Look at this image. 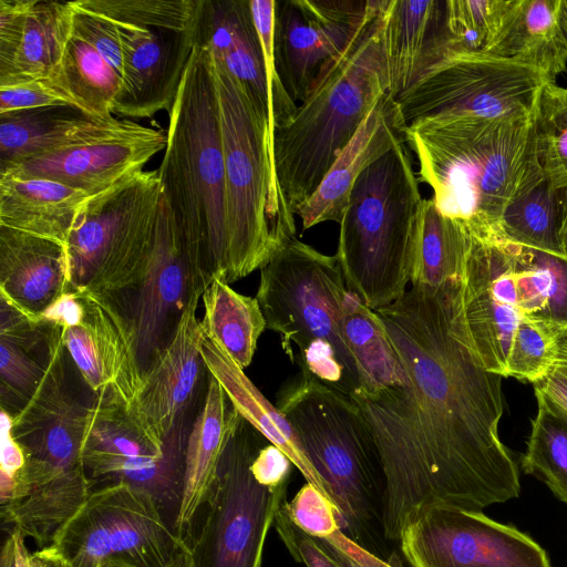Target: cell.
Wrapping results in <instances>:
<instances>
[{"instance_id": "cell-1", "label": "cell", "mask_w": 567, "mask_h": 567, "mask_svg": "<svg viewBox=\"0 0 567 567\" xmlns=\"http://www.w3.org/2000/svg\"><path fill=\"white\" fill-rule=\"evenodd\" d=\"M403 371L388 388L354 393L384 477V535L434 506L482 511L519 494L517 465L501 441L503 377L485 369L468 337L461 282L412 286L374 310Z\"/></svg>"}, {"instance_id": "cell-2", "label": "cell", "mask_w": 567, "mask_h": 567, "mask_svg": "<svg viewBox=\"0 0 567 567\" xmlns=\"http://www.w3.org/2000/svg\"><path fill=\"white\" fill-rule=\"evenodd\" d=\"M383 3L384 0H370L348 45L321 70L290 120L274 132L276 190L282 226L289 236H296L298 209L388 92L380 41Z\"/></svg>"}, {"instance_id": "cell-3", "label": "cell", "mask_w": 567, "mask_h": 567, "mask_svg": "<svg viewBox=\"0 0 567 567\" xmlns=\"http://www.w3.org/2000/svg\"><path fill=\"white\" fill-rule=\"evenodd\" d=\"M536 110L496 118L420 120L406 125L420 181L445 216L498 227L505 209L546 181Z\"/></svg>"}, {"instance_id": "cell-4", "label": "cell", "mask_w": 567, "mask_h": 567, "mask_svg": "<svg viewBox=\"0 0 567 567\" xmlns=\"http://www.w3.org/2000/svg\"><path fill=\"white\" fill-rule=\"evenodd\" d=\"M167 143L157 168L163 197L183 237L196 290L226 281L225 164L212 59L194 44L169 111Z\"/></svg>"}, {"instance_id": "cell-5", "label": "cell", "mask_w": 567, "mask_h": 567, "mask_svg": "<svg viewBox=\"0 0 567 567\" xmlns=\"http://www.w3.org/2000/svg\"><path fill=\"white\" fill-rule=\"evenodd\" d=\"M275 405L322 480L341 532L388 560L395 550L384 535L385 477L359 406L303 371L281 386Z\"/></svg>"}, {"instance_id": "cell-6", "label": "cell", "mask_w": 567, "mask_h": 567, "mask_svg": "<svg viewBox=\"0 0 567 567\" xmlns=\"http://www.w3.org/2000/svg\"><path fill=\"white\" fill-rule=\"evenodd\" d=\"M259 269L256 298L289 360L346 395L361 391L362 374L344 333L351 292L336 255L291 236Z\"/></svg>"}, {"instance_id": "cell-7", "label": "cell", "mask_w": 567, "mask_h": 567, "mask_svg": "<svg viewBox=\"0 0 567 567\" xmlns=\"http://www.w3.org/2000/svg\"><path fill=\"white\" fill-rule=\"evenodd\" d=\"M424 200L406 143L370 165L350 193L336 257L348 290L371 310L395 302L411 284Z\"/></svg>"}, {"instance_id": "cell-8", "label": "cell", "mask_w": 567, "mask_h": 567, "mask_svg": "<svg viewBox=\"0 0 567 567\" xmlns=\"http://www.w3.org/2000/svg\"><path fill=\"white\" fill-rule=\"evenodd\" d=\"M225 164L227 276L259 269L288 237L281 221L268 123L212 55Z\"/></svg>"}, {"instance_id": "cell-9", "label": "cell", "mask_w": 567, "mask_h": 567, "mask_svg": "<svg viewBox=\"0 0 567 567\" xmlns=\"http://www.w3.org/2000/svg\"><path fill=\"white\" fill-rule=\"evenodd\" d=\"M162 202L157 169L141 171L91 196L66 243L71 290L121 296L137 281Z\"/></svg>"}, {"instance_id": "cell-10", "label": "cell", "mask_w": 567, "mask_h": 567, "mask_svg": "<svg viewBox=\"0 0 567 567\" xmlns=\"http://www.w3.org/2000/svg\"><path fill=\"white\" fill-rule=\"evenodd\" d=\"M547 83L533 66L465 49L447 37L437 61L396 102L406 125L496 118L534 112Z\"/></svg>"}, {"instance_id": "cell-11", "label": "cell", "mask_w": 567, "mask_h": 567, "mask_svg": "<svg viewBox=\"0 0 567 567\" xmlns=\"http://www.w3.org/2000/svg\"><path fill=\"white\" fill-rule=\"evenodd\" d=\"M265 440L240 415L200 511L199 529L188 543L193 567H261L267 534L287 492V486L267 488L251 474Z\"/></svg>"}, {"instance_id": "cell-12", "label": "cell", "mask_w": 567, "mask_h": 567, "mask_svg": "<svg viewBox=\"0 0 567 567\" xmlns=\"http://www.w3.org/2000/svg\"><path fill=\"white\" fill-rule=\"evenodd\" d=\"M188 547L148 492L111 482L92 488L51 544L39 551L76 567H94L114 557L161 566Z\"/></svg>"}, {"instance_id": "cell-13", "label": "cell", "mask_w": 567, "mask_h": 567, "mask_svg": "<svg viewBox=\"0 0 567 567\" xmlns=\"http://www.w3.org/2000/svg\"><path fill=\"white\" fill-rule=\"evenodd\" d=\"M185 450L182 431L163 442L110 391L87 405L82 460L92 485L126 482L148 492L163 511H177Z\"/></svg>"}, {"instance_id": "cell-14", "label": "cell", "mask_w": 567, "mask_h": 567, "mask_svg": "<svg viewBox=\"0 0 567 567\" xmlns=\"http://www.w3.org/2000/svg\"><path fill=\"white\" fill-rule=\"evenodd\" d=\"M398 546L410 567H550L529 536L482 511L431 507L403 528Z\"/></svg>"}, {"instance_id": "cell-15", "label": "cell", "mask_w": 567, "mask_h": 567, "mask_svg": "<svg viewBox=\"0 0 567 567\" xmlns=\"http://www.w3.org/2000/svg\"><path fill=\"white\" fill-rule=\"evenodd\" d=\"M464 225L468 235L461 279L464 323L485 369L504 378L513 337L522 319L515 277L518 245L498 227Z\"/></svg>"}, {"instance_id": "cell-16", "label": "cell", "mask_w": 567, "mask_h": 567, "mask_svg": "<svg viewBox=\"0 0 567 567\" xmlns=\"http://www.w3.org/2000/svg\"><path fill=\"white\" fill-rule=\"evenodd\" d=\"M196 291L183 237L162 194L153 241L137 281L116 296L131 322L143 375Z\"/></svg>"}, {"instance_id": "cell-17", "label": "cell", "mask_w": 567, "mask_h": 567, "mask_svg": "<svg viewBox=\"0 0 567 567\" xmlns=\"http://www.w3.org/2000/svg\"><path fill=\"white\" fill-rule=\"evenodd\" d=\"M370 0H280L276 4L277 74L295 103L303 101L321 70L348 45Z\"/></svg>"}, {"instance_id": "cell-18", "label": "cell", "mask_w": 567, "mask_h": 567, "mask_svg": "<svg viewBox=\"0 0 567 567\" xmlns=\"http://www.w3.org/2000/svg\"><path fill=\"white\" fill-rule=\"evenodd\" d=\"M166 143L163 130L124 118L95 136L25 159L0 176L45 178L94 196L143 171Z\"/></svg>"}, {"instance_id": "cell-19", "label": "cell", "mask_w": 567, "mask_h": 567, "mask_svg": "<svg viewBox=\"0 0 567 567\" xmlns=\"http://www.w3.org/2000/svg\"><path fill=\"white\" fill-rule=\"evenodd\" d=\"M82 321L61 329L63 346L89 388L110 391L132 408L143 386L131 322L116 296L79 291Z\"/></svg>"}, {"instance_id": "cell-20", "label": "cell", "mask_w": 567, "mask_h": 567, "mask_svg": "<svg viewBox=\"0 0 567 567\" xmlns=\"http://www.w3.org/2000/svg\"><path fill=\"white\" fill-rule=\"evenodd\" d=\"M43 379L23 408L12 415V435L25 457L60 468L84 466L82 447L87 405L68 391L61 328L50 324Z\"/></svg>"}, {"instance_id": "cell-21", "label": "cell", "mask_w": 567, "mask_h": 567, "mask_svg": "<svg viewBox=\"0 0 567 567\" xmlns=\"http://www.w3.org/2000/svg\"><path fill=\"white\" fill-rule=\"evenodd\" d=\"M116 24L123 71L112 114L146 118L171 111L194 49L193 28L173 31Z\"/></svg>"}, {"instance_id": "cell-22", "label": "cell", "mask_w": 567, "mask_h": 567, "mask_svg": "<svg viewBox=\"0 0 567 567\" xmlns=\"http://www.w3.org/2000/svg\"><path fill=\"white\" fill-rule=\"evenodd\" d=\"M202 295L199 291L192 295L169 341L145 370L142 391L132 406L144 425L163 442L181 431V420L205 365L202 354L205 333L196 317Z\"/></svg>"}, {"instance_id": "cell-23", "label": "cell", "mask_w": 567, "mask_h": 567, "mask_svg": "<svg viewBox=\"0 0 567 567\" xmlns=\"http://www.w3.org/2000/svg\"><path fill=\"white\" fill-rule=\"evenodd\" d=\"M406 124L399 103L388 92L377 102L342 150L312 196L298 209L302 231L324 221L339 223L362 173L401 143Z\"/></svg>"}, {"instance_id": "cell-24", "label": "cell", "mask_w": 567, "mask_h": 567, "mask_svg": "<svg viewBox=\"0 0 567 567\" xmlns=\"http://www.w3.org/2000/svg\"><path fill=\"white\" fill-rule=\"evenodd\" d=\"M380 41L388 93L396 100L419 81L445 49V1L384 0Z\"/></svg>"}, {"instance_id": "cell-25", "label": "cell", "mask_w": 567, "mask_h": 567, "mask_svg": "<svg viewBox=\"0 0 567 567\" xmlns=\"http://www.w3.org/2000/svg\"><path fill=\"white\" fill-rule=\"evenodd\" d=\"M193 31L195 44L244 86L268 123L266 69L249 0H196Z\"/></svg>"}, {"instance_id": "cell-26", "label": "cell", "mask_w": 567, "mask_h": 567, "mask_svg": "<svg viewBox=\"0 0 567 567\" xmlns=\"http://www.w3.org/2000/svg\"><path fill=\"white\" fill-rule=\"evenodd\" d=\"M71 290L64 245L0 226V298L41 320L43 311Z\"/></svg>"}, {"instance_id": "cell-27", "label": "cell", "mask_w": 567, "mask_h": 567, "mask_svg": "<svg viewBox=\"0 0 567 567\" xmlns=\"http://www.w3.org/2000/svg\"><path fill=\"white\" fill-rule=\"evenodd\" d=\"M239 417L220 383L208 373L204 403L186 441L183 489L174 523V529L187 544Z\"/></svg>"}, {"instance_id": "cell-28", "label": "cell", "mask_w": 567, "mask_h": 567, "mask_svg": "<svg viewBox=\"0 0 567 567\" xmlns=\"http://www.w3.org/2000/svg\"><path fill=\"white\" fill-rule=\"evenodd\" d=\"M561 0H507L498 30L484 51L540 71L550 83L567 72Z\"/></svg>"}, {"instance_id": "cell-29", "label": "cell", "mask_w": 567, "mask_h": 567, "mask_svg": "<svg viewBox=\"0 0 567 567\" xmlns=\"http://www.w3.org/2000/svg\"><path fill=\"white\" fill-rule=\"evenodd\" d=\"M86 193L45 178L0 176V226L66 246Z\"/></svg>"}, {"instance_id": "cell-30", "label": "cell", "mask_w": 567, "mask_h": 567, "mask_svg": "<svg viewBox=\"0 0 567 567\" xmlns=\"http://www.w3.org/2000/svg\"><path fill=\"white\" fill-rule=\"evenodd\" d=\"M206 370L220 383L235 410L270 444L281 450L305 477L328 495L319 474L305 454L286 417L255 386L248 377L206 336L202 348ZM330 498V497H329Z\"/></svg>"}, {"instance_id": "cell-31", "label": "cell", "mask_w": 567, "mask_h": 567, "mask_svg": "<svg viewBox=\"0 0 567 567\" xmlns=\"http://www.w3.org/2000/svg\"><path fill=\"white\" fill-rule=\"evenodd\" d=\"M120 121H96L70 106L2 113L0 174L31 157L103 133Z\"/></svg>"}, {"instance_id": "cell-32", "label": "cell", "mask_w": 567, "mask_h": 567, "mask_svg": "<svg viewBox=\"0 0 567 567\" xmlns=\"http://www.w3.org/2000/svg\"><path fill=\"white\" fill-rule=\"evenodd\" d=\"M515 277L522 317L567 339V258L519 246Z\"/></svg>"}, {"instance_id": "cell-33", "label": "cell", "mask_w": 567, "mask_h": 567, "mask_svg": "<svg viewBox=\"0 0 567 567\" xmlns=\"http://www.w3.org/2000/svg\"><path fill=\"white\" fill-rule=\"evenodd\" d=\"M205 336L241 369L254 358L266 319L257 298L238 293L221 278H214L202 295Z\"/></svg>"}, {"instance_id": "cell-34", "label": "cell", "mask_w": 567, "mask_h": 567, "mask_svg": "<svg viewBox=\"0 0 567 567\" xmlns=\"http://www.w3.org/2000/svg\"><path fill=\"white\" fill-rule=\"evenodd\" d=\"M89 117L110 122L121 75L86 41L72 31L60 64L48 79Z\"/></svg>"}, {"instance_id": "cell-35", "label": "cell", "mask_w": 567, "mask_h": 567, "mask_svg": "<svg viewBox=\"0 0 567 567\" xmlns=\"http://www.w3.org/2000/svg\"><path fill=\"white\" fill-rule=\"evenodd\" d=\"M73 1L33 0L25 18L14 72L8 85L49 79L73 31Z\"/></svg>"}, {"instance_id": "cell-36", "label": "cell", "mask_w": 567, "mask_h": 567, "mask_svg": "<svg viewBox=\"0 0 567 567\" xmlns=\"http://www.w3.org/2000/svg\"><path fill=\"white\" fill-rule=\"evenodd\" d=\"M467 246L464 223L443 215L432 198L425 199L411 286L461 282Z\"/></svg>"}, {"instance_id": "cell-37", "label": "cell", "mask_w": 567, "mask_h": 567, "mask_svg": "<svg viewBox=\"0 0 567 567\" xmlns=\"http://www.w3.org/2000/svg\"><path fill=\"white\" fill-rule=\"evenodd\" d=\"M344 333L363 379V389L355 393L378 391L404 380L400 358L380 319L352 292Z\"/></svg>"}, {"instance_id": "cell-38", "label": "cell", "mask_w": 567, "mask_h": 567, "mask_svg": "<svg viewBox=\"0 0 567 567\" xmlns=\"http://www.w3.org/2000/svg\"><path fill=\"white\" fill-rule=\"evenodd\" d=\"M560 192L547 179L517 197L498 223L511 241L546 254L564 257L559 243Z\"/></svg>"}, {"instance_id": "cell-39", "label": "cell", "mask_w": 567, "mask_h": 567, "mask_svg": "<svg viewBox=\"0 0 567 567\" xmlns=\"http://www.w3.org/2000/svg\"><path fill=\"white\" fill-rule=\"evenodd\" d=\"M537 400L522 467L567 504V421Z\"/></svg>"}, {"instance_id": "cell-40", "label": "cell", "mask_w": 567, "mask_h": 567, "mask_svg": "<svg viewBox=\"0 0 567 567\" xmlns=\"http://www.w3.org/2000/svg\"><path fill=\"white\" fill-rule=\"evenodd\" d=\"M540 164L556 190L567 189V87L547 83L535 116Z\"/></svg>"}, {"instance_id": "cell-41", "label": "cell", "mask_w": 567, "mask_h": 567, "mask_svg": "<svg viewBox=\"0 0 567 567\" xmlns=\"http://www.w3.org/2000/svg\"><path fill=\"white\" fill-rule=\"evenodd\" d=\"M74 4L113 22L147 29L193 28L196 0H76Z\"/></svg>"}, {"instance_id": "cell-42", "label": "cell", "mask_w": 567, "mask_h": 567, "mask_svg": "<svg viewBox=\"0 0 567 567\" xmlns=\"http://www.w3.org/2000/svg\"><path fill=\"white\" fill-rule=\"evenodd\" d=\"M507 0H446L449 39L473 51H485L498 30Z\"/></svg>"}, {"instance_id": "cell-43", "label": "cell", "mask_w": 567, "mask_h": 567, "mask_svg": "<svg viewBox=\"0 0 567 567\" xmlns=\"http://www.w3.org/2000/svg\"><path fill=\"white\" fill-rule=\"evenodd\" d=\"M254 23L259 35L268 86L269 136L293 115L297 103L287 94L275 68L274 34L276 0H249Z\"/></svg>"}, {"instance_id": "cell-44", "label": "cell", "mask_w": 567, "mask_h": 567, "mask_svg": "<svg viewBox=\"0 0 567 567\" xmlns=\"http://www.w3.org/2000/svg\"><path fill=\"white\" fill-rule=\"evenodd\" d=\"M559 341L522 317L513 337L505 378L530 383L544 378L555 361Z\"/></svg>"}, {"instance_id": "cell-45", "label": "cell", "mask_w": 567, "mask_h": 567, "mask_svg": "<svg viewBox=\"0 0 567 567\" xmlns=\"http://www.w3.org/2000/svg\"><path fill=\"white\" fill-rule=\"evenodd\" d=\"M31 350L0 338L1 400L11 395L19 398L24 405L39 388L47 359L41 365L30 355Z\"/></svg>"}, {"instance_id": "cell-46", "label": "cell", "mask_w": 567, "mask_h": 567, "mask_svg": "<svg viewBox=\"0 0 567 567\" xmlns=\"http://www.w3.org/2000/svg\"><path fill=\"white\" fill-rule=\"evenodd\" d=\"M282 508L292 524L312 538L323 539L341 530L332 501L311 483L306 482Z\"/></svg>"}, {"instance_id": "cell-47", "label": "cell", "mask_w": 567, "mask_h": 567, "mask_svg": "<svg viewBox=\"0 0 567 567\" xmlns=\"http://www.w3.org/2000/svg\"><path fill=\"white\" fill-rule=\"evenodd\" d=\"M73 32L95 49L122 78V47L115 22L74 4Z\"/></svg>"}, {"instance_id": "cell-48", "label": "cell", "mask_w": 567, "mask_h": 567, "mask_svg": "<svg viewBox=\"0 0 567 567\" xmlns=\"http://www.w3.org/2000/svg\"><path fill=\"white\" fill-rule=\"evenodd\" d=\"M33 0H0V86L13 76L25 18Z\"/></svg>"}, {"instance_id": "cell-49", "label": "cell", "mask_w": 567, "mask_h": 567, "mask_svg": "<svg viewBox=\"0 0 567 567\" xmlns=\"http://www.w3.org/2000/svg\"><path fill=\"white\" fill-rule=\"evenodd\" d=\"M52 106L76 109L48 79L0 86V114Z\"/></svg>"}, {"instance_id": "cell-50", "label": "cell", "mask_w": 567, "mask_h": 567, "mask_svg": "<svg viewBox=\"0 0 567 567\" xmlns=\"http://www.w3.org/2000/svg\"><path fill=\"white\" fill-rule=\"evenodd\" d=\"M274 526L295 560L306 567H342L315 538L292 524L282 505Z\"/></svg>"}, {"instance_id": "cell-51", "label": "cell", "mask_w": 567, "mask_h": 567, "mask_svg": "<svg viewBox=\"0 0 567 567\" xmlns=\"http://www.w3.org/2000/svg\"><path fill=\"white\" fill-rule=\"evenodd\" d=\"M533 385L536 399L567 421V339L559 341L557 355L547 374Z\"/></svg>"}, {"instance_id": "cell-52", "label": "cell", "mask_w": 567, "mask_h": 567, "mask_svg": "<svg viewBox=\"0 0 567 567\" xmlns=\"http://www.w3.org/2000/svg\"><path fill=\"white\" fill-rule=\"evenodd\" d=\"M316 539V538H315ZM342 567H403L396 551L381 559L357 545L341 530L323 539H316Z\"/></svg>"}, {"instance_id": "cell-53", "label": "cell", "mask_w": 567, "mask_h": 567, "mask_svg": "<svg viewBox=\"0 0 567 567\" xmlns=\"http://www.w3.org/2000/svg\"><path fill=\"white\" fill-rule=\"evenodd\" d=\"M1 463H0V498L4 504L12 492L13 480L25 463V454L12 435L13 417L1 409Z\"/></svg>"}, {"instance_id": "cell-54", "label": "cell", "mask_w": 567, "mask_h": 567, "mask_svg": "<svg viewBox=\"0 0 567 567\" xmlns=\"http://www.w3.org/2000/svg\"><path fill=\"white\" fill-rule=\"evenodd\" d=\"M292 462L274 444L260 449L251 463L250 471L255 480L270 489L288 486Z\"/></svg>"}, {"instance_id": "cell-55", "label": "cell", "mask_w": 567, "mask_h": 567, "mask_svg": "<svg viewBox=\"0 0 567 567\" xmlns=\"http://www.w3.org/2000/svg\"><path fill=\"white\" fill-rule=\"evenodd\" d=\"M84 317L81 293L68 290L54 300L41 315V320L61 329L79 324Z\"/></svg>"}, {"instance_id": "cell-56", "label": "cell", "mask_w": 567, "mask_h": 567, "mask_svg": "<svg viewBox=\"0 0 567 567\" xmlns=\"http://www.w3.org/2000/svg\"><path fill=\"white\" fill-rule=\"evenodd\" d=\"M10 535L14 543V567H50V561L39 550L30 553L25 546V536L18 529Z\"/></svg>"}, {"instance_id": "cell-57", "label": "cell", "mask_w": 567, "mask_h": 567, "mask_svg": "<svg viewBox=\"0 0 567 567\" xmlns=\"http://www.w3.org/2000/svg\"><path fill=\"white\" fill-rule=\"evenodd\" d=\"M101 567H193L189 547L181 551L175 558L161 566H144L125 558L114 557L101 563Z\"/></svg>"}, {"instance_id": "cell-58", "label": "cell", "mask_w": 567, "mask_h": 567, "mask_svg": "<svg viewBox=\"0 0 567 567\" xmlns=\"http://www.w3.org/2000/svg\"><path fill=\"white\" fill-rule=\"evenodd\" d=\"M559 243L561 252L567 258V189L560 192Z\"/></svg>"}, {"instance_id": "cell-59", "label": "cell", "mask_w": 567, "mask_h": 567, "mask_svg": "<svg viewBox=\"0 0 567 567\" xmlns=\"http://www.w3.org/2000/svg\"><path fill=\"white\" fill-rule=\"evenodd\" d=\"M0 567H14V543L11 535H9L2 546Z\"/></svg>"}, {"instance_id": "cell-60", "label": "cell", "mask_w": 567, "mask_h": 567, "mask_svg": "<svg viewBox=\"0 0 567 567\" xmlns=\"http://www.w3.org/2000/svg\"><path fill=\"white\" fill-rule=\"evenodd\" d=\"M560 24L567 38V0L560 2Z\"/></svg>"}, {"instance_id": "cell-61", "label": "cell", "mask_w": 567, "mask_h": 567, "mask_svg": "<svg viewBox=\"0 0 567 567\" xmlns=\"http://www.w3.org/2000/svg\"><path fill=\"white\" fill-rule=\"evenodd\" d=\"M40 553V551H39ZM41 554V553H40ZM42 555V554H41ZM43 556V555H42ZM45 557V556H43ZM49 561H50V567H76V566H73L66 561H63L61 559H56V558H49V557H45ZM94 567H101V563L95 565Z\"/></svg>"}]
</instances>
